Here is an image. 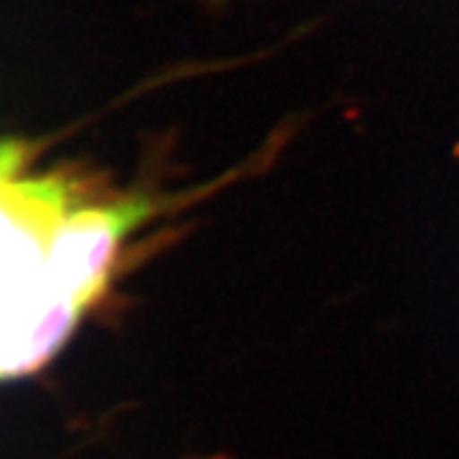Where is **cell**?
<instances>
[{
	"instance_id": "obj_1",
	"label": "cell",
	"mask_w": 459,
	"mask_h": 459,
	"mask_svg": "<svg viewBox=\"0 0 459 459\" xmlns=\"http://www.w3.org/2000/svg\"><path fill=\"white\" fill-rule=\"evenodd\" d=\"M192 459H231V457H229V455L217 453V455H205V457H192Z\"/></svg>"
}]
</instances>
